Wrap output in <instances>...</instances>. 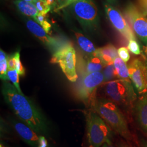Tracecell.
Here are the masks:
<instances>
[{
  "label": "cell",
  "mask_w": 147,
  "mask_h": 147,
  "mask_svg": "<svg viewBox=\"0 0 147 147\" xmlns=\"http://www.w3.org/2000/svg\"><path fill=\"white\" fill-rule=\"evenodd\" d=\"M2 93L5 102L19 120L31 127L38 135L49 134L50 127L47 118L31 99L20 93L8 81L3 82Z\"/></svg>",
  "instance_id": "cell-1"
},
{
  "label": "cell",
  "mask_w": 147,
  "mask_h": 147,
  "mask_svg": "<svg viewBox=\"0 0 147 147\" xmlns=\"http://www.w3.org/2000/svg\"><path fill=\"white\" fill-rule=\"evenodd\" d=\"M90 107L117 134L127 141L131 140V132L126 117L121 108L114 102L108 98L96 96Z\"/></svg>",
  "instance_id": "cell-2"
},
{
  "label": "cell",
  "mask_w": 147,
  "mask_h": 147,
  "mask_svg": "<svg viewBox=\"0 0 147 147\" xmlns=\"http://www.w3.org/2000/svg\"><path fill=\"white\" fill-rule=\"evenodd\" d=\"M103 84L107 98L121 110L129 113L134 108L137 95L130 80L117 79L104 82Z\"/></svg>",
  "instance_id": "cell-3"
},
{
  "label": "cell",
  "mask_w": 147,
  "mask_h": 147,
  "mask_svg": "<svg viewBox=\"0 0 147 147\" xmlns=\"http://www.w3.org/2000/svg\"><path fill=\"white\" fill-rule=\"evenodd\" d=\"M85 114L89 147H101L106 143H112L113 131L106 122L90 109Z\"/></svg>",
  "instance_id": "cell-4"
},
{
  "label": "cell",
  "mask_w": 147,
  "mask_h": 147,
  "mask_svg": "<svg viewBox=\"0 0 147 147\" xmlns=\"http://www.w3.org/2000/svg\"><path fill=\"white\" fill-rule=\"evenodd\" d=\"M70 7L76 19L84 29L94 31L98 27V11L92 0H76Z\"/></svg>",
  "instance_id": "cell-5"
},
{
  "label": "cell",
  "mask_w": 147,
  "mask_h": 147,
  "mask_svg": "<svg viewBox=\"0 0 147 147\" xmlns=\"http://www.w3.org/2000/svg\"><path fill=\"white\" fill-rule=\"evenodd\" d=\"M51 63H58L63 73L71 82H75L78 79L76 72V56L73 47L68 43L55 52Z\"/></svg>",
  "instance_id": "cell-6"
},
{
  "label": "cell",
  "mask_w": 147,
  "mask_h": 147,
  "mask_svg": "<svg viewBox=\"0 0 147 147\" xmlns=\"http://www.w3.org/2000/svg\"><path fill=\"white\" fill-rule=\"evenodd\" d=\"M104 83V76L100 71L84 74L79 82L76 94L85 105L90 106L96 98V91Z\"/></svg>",
  "instance_id": "cell-7"
},
{
  "label": "cell",
  "mask_w": 147,
  "mask_h": 147,
  "mask_svg": "<svg viewBox=\"0 0 147 147\" xmlns=\"http://www.w3.org/2000/svg\"><path fill=\"white\" fill-rule=\"evenodd\" d=\"M124 13L137 36L144 44H147V19L146 16L131 3L126 6Z\"/></svg>",
  "instance_id": "cell-8"
},
{
  "label": "cell",
  "mask_w": 147,
  "mask_h": 147,
  "mask_svg": "<svg viewBox=\"0 0 147 147\" xmlns=\"http://www.w3.org/2000/svg\"><path fill=\"white\" fill-rule=\"evenodd\" d=\"M130 79L137 92L142 94L147 92V65L140 58L133 59L127 66Z\"/></svg>",
  "instance_id": "cell-9"
},
{
  "label": "cell",
  "mask_w": 147,
  "mask_h": 147,
  "mask_svg": "<svg viewBox=\"0 0 147 147\" xmlns=\"http://www.w3.org/2000/svg\"><path fill=\"white\" fill-rule=\"evenodd\" d=\"M105 12L111 23L121 34L130 40L136 39L135 35L132 31L126 20L119 11L109 4H105Z\"/></svg>",
  "instance_id": "cell-10"
},
{
  "label": "cell",
  "mask_w": 147,
  "mask_h": 147,
  "mask_svg": "<svg viewBox=\"0 0 147 147\" xmlns=\"http://www.w3.org/2000/svg\"><path fill=\"white\" fill-rule=\"evenodd\" d=\"M26 26L30 31L48 47L54 51V53L67 44L60 42L56 38L50 37L42 27L35 21L28 20L27 21Z\"/></svg>",
  "instance_id": "cell-11"
},
{
  "label": "cell",
  "mask_w": 147,
  "mask_h": 147,
  "mask_svg": "<svg viewBox=\"0 0 147 147\" xmlns=\"http://www.w3.org/2000/svg\"><path fill=\"white\" fill-rule=\"evenodd\" d=\"M11 121L16 133L24 142L30 147H38L40 136L36 132L22 121L15 119H11Z\"/></svg>",
  "instance_id": "cell-12"
},
{
  "label": "cell",
  "mask_w": 147,
  "mask_h": 147,
  "mask_svg": "<svg viewBox=\"0 0 147 147\" xmlns=\"http://www.w3.org/2000/svg\"><path fill=\"white\" fill-rule=\"evenodd\" d=\"M134 109L139 125L147 134V92L137 99Z\"/></svg>",
  "instance_id": "cell-13"
},
{
  "label": "cell",
  "mask_w": 147,
  "mask_h": 147,
  "mask_svg": "<svg viewBox=\"0 0 147 147\" xmlns=\"http://www.w3.org/2000/svg\"><path fill=\"white\" fill-rule=\"evenodd\" d=\"M95 56L101 59L105 65L114 62L115 59L118 57V50L112 44H109L104 47L96 49Z\"/></svg>",
  "instance_id": "cell-14"
},
{
  "label": "cell",
  "mask_w": 147,
  "mask_h": 147,
  "mask_svg": "<svg viewBox=\"0 0 147 147\" xmlns=\"http://www.w3.org/2000/svg\"><path fill=\"white\" fill-rule=\"evenodd\" d=\"M14 3L19 11L23 14L31 17L34 19L39 14L36 7L32 2L24 0H16Z\"/></svg>",
  "instance_id": "cell-15"
},
{
  "label": "cell",
  "mask_w": 147,
  "mask_h": 147,
  "mask_svg": "<svg viewBox=\"0 0 147 147\" xmlns=\"http://www.w3.org/2000/svg\"><path fill=\"white\" fill-rule=\"evenodd\" d=\"M75 34L79 46L82 49V50L87 55H88L89 56H95L96 49L92 42L80 33L75 32Z\"/></svg>",
  "instance_id": "cell-16"
},
{
  "label": "cell",
  "mask_w": 147,
  "mask_h": 147,
  "mask_svg": "<svg viewBox=\"0 0 147 147\" xmlns=\"http://www.w3.org/2000/svg\"><path fill=\"white\" fill-rule=\"evenodd\" d=\"M104 63L97 56H89L86 65V73L88 74L100 71L104 68Z\"/></svg>",
  "instance_id": "cell-17"
},
{
  "label": "cell",
  "mask_w": 147,
  "mask_h": 147,
  "mask_svg": "<svg viewBox=\"0 0 147 147\" xmlns=\"http://www.w3.org/2000/svg\"><path fill=\"white\" fill-rule=\"evenodd\" d=\"M113 64L118 75V78L123 80H130L129 77V69L126 63L120 57L116 58Z\"/></svg>",
  "instance_id": "cell-18"
},
{
  "label": "cell",
  "mask_w": 147,
  "mask_h": 147,
  "mask_svg": "<svg viewBox=\"0 0 147 147\" xmlns=\"http://www.w3.org/2000/svg\"><path fill=\"white\" fill-rule=\"evenodd\" d=\"M9 56L2 49L0 51V78L4 81H9L7 76Z\"/></svg>",
  "instance_id": "cell-19"
},
{
  "label": "cell",
  "mask_w": 147,
  "mask_h": 147,
  "mask_svg": "<svg viewBox=\"0 0 147 147\" xmlns=\"http://www.w3.org/2000/svg\"><path fill=\"white\" fill-rule=\"evenodd\" d=\"M103 75L104 76V82L111 81L118 78V75L113 62L109 63L105 66L103 70Z\"/></svg>",
  "instance_id": "cell-20"
},
{
  "label": "cell",
  "mask_w": 147,
  "mask_h": 147,
  "mask_svg": "<svg viewBox=\"0 0 147 147\" xmlns=\"http://www.w3.org/2000/svg\"><path fill=\"white\" fill-rule=\"evenodd\" d=\"M19 74L18 73L17 70L16 69H13V70H8L7 71V76L9 79L12 82L13 84L15 86L17 90L21 93L23 94L22 92L21 91L20 84H19Z\"/></svg>",
  "instance_id": "cell-21"
},
{
  "label": "cell",
  "mask_w": 147,
  "mask_h": 147,
  "mask_svg": "<svg viewBox=\"0 0 147 147\" xmlns=\"http://www.w3.org/2000/svg\"><path fill=\"white\" fill-rule=\"evenodd\" d=\"M47 15H44L39 13L38 15L34 19V21L37 22L39 25L42 27L43 29L46 31L47 33H50L51 30V25L50 23L48 21L47 17Z\"/></svg>",
  "instance_id": "cell-22"
},
{
  "label": "cell",
  "mask_w": 147,
  "mask_h": 147,
  "mask_svg": "<svg viewBox=\"0 0 147 147\" xmlns=\"http://www.w3.org/2000/svg\"><path fill=\"white\" fill-rule=\"evenodd\" d=\"M32 3L36 7L39 13L40 14L47 15L51 11V7L47 5L45 1L42 0H35Z\"/></svg>",
  "instance_id": "cell-23"
},
{
  "label": "cell",
  "mask_w": 147,
  "mask_h": 147,
  "mask_svg": "<svg viewBox=\"0 0 147 147\" xmlns=\"http://www.w3.org/2000/svg\"><path fill=\"white\" fill-rule=\"evenodd\" d=\"M16 61V69L17 70L19 75L24 76L25 74V70L22 65L20 61V55L19 52H16L14 54Z\"/></svg>",
  "instance_id": "cell-24"
},
{
  "label": "cell",
  "mask_w": 147,
  "mask_h": 147,
  "mask_svg": "<svg viewBox=\"0 0 147 147\" xmlns=\"http://www.w3.org/2000/svg\"><path fill=\"white\" fill-rule=\"evenodd\" d=\"M127 47L129 50L135 55H138L141 53L140 46L136 40V39L130 40L129 42Z\"/></svg>",
  "instance_id": "cell-25"
},
{
  "label": "cell",
  "mask_w": 147,
  "mask_h": 147,
  "mask_svg": "<svg viewBox=\"0 0 147 147\" xmlns=\"http://www.w3.org/2000/svg\"><path fill=\"white\" fill-rule=\"evenodd\" d=\"M118 56L119 57L125 62H127L129 61L130 58V55L129 53L128 50L126 47H121L118 50Z\"/></svg>",
  "instance_id": "cell-26"
},
{
  "label": "cell",
  "mask_w": 147,
  "mask_h": 147,
  "mask_svg": "<svg viewBox=\"0 0 147 147\" xmlns=\"http://www.w3.org/2000/svg\"><path fill=\"white\" fill-rule=\"evenodd\" d=\"M76 1V0H57L58 5L56 11L61 10L68 6H70Z\"/></svg>",
  "instance_id": "cell-27"
},
{
  "label": "cell",
  "mask_w": 147,
  "mask_h": 147,
  "mask_svg": "<svg viewBox=\"0 0 147 147\" xmlns=\"http://www.w3.org/2000/svg\"><path fill=\"white\" fill-rule=\"evenodd\" d=\"M139 9L144 16H147V0H138Z\"/></svg>",
  "instance_id": "cell-28"
},
{
  "label": "cell",
  "mask_w": 147,
  "mask_h": 147,
  "mask_svg": "<svg viewBox=\"0 0 147 147\" xmlns=\"http://www.w3.org/2000/svg\"><path fill=\"white\" fill-rule=\"evenodd\" d=\"M16 69V61L14 54L9 57L8 59V70Z\"/></svg>",
  "instance_id": "cell-29"
},
{
  "label": "cell",
  "mask_w": 147,
  "mask_h": 147,
  "mask_svg": "<svg viewBox=\"0 0 147 147\" xmlns=\"http://www.w3.org/2000/svg\"><path fill=\"white\" fill-rule=\"evenodd\" d=\"M38 147H48V143H47V140L44 136L40 135L39 136V144Z\"/></svg>",
  "instance_id": "cell-30"
},
{
  "label": "cell",
  "mask_w": 147,
  "mask_h": 147,
  "mask_svg": "<svg viewBox=\"0 0 147 147\" xmlns=\"http://www.w3.org/2000/svg\"><path fill=\"white\" fill-rule=\"evenodd\" d=\"M45 2L51 7H53L56 5V0H45Z\"/></svg>",
  "instance_id": "cell-31"
},
{
  "label": "cell",
  "mask_w": 147,
  "mask_h": 147,
  "mask_svg": "<svg viewBox=\"0 0 147 147\" xmlns=\"http://www.w3.org/2000/svg\"><path fill=\"white\" fill-rule=\"evenodd\" d=\"M117 147H131L130 145H129L128 144H127L125 142L121 141L119 142L117 144Z\"/></svg>",
  "instance_id": "cell-32"
},
{
  "label": "cell",
  "mask_w": 147,
  "mask_h": 147,
  "mask_svg": "<svg viewBox=\"0 0 147 147\" xmlns=\"http://www.w3.org/2000/svg\"><path fill=\"white\" fill-rule=\"evenodd\" d=\"M101 147H115L112 144V143H104Z\"/></svg>",
  "instance_id": "cell-33"
},
{
  "label": "cell",
  "mask_w": 147,
  "mask_h": 147,
  "mask_svg": "<svg viewBox=\"0 0 147 147\" xmlns=\"http://www.w3.org/2000/svg\"><path fill=\"white\" fill-rule=\"evenodd\" d=\"M0 147H11L10 146H9L8 145H7L5 143L3 142V141H1V143H0Z\"/></svg>",
  "instance_id": "cell-34"
},
{
  "label": "cell",
  "mask_w": 147,
  "mask_h": 147,
  "mask_svg": "<svg viewBox=\"0 0 147 147\" xmlns=\"http://www.w3.org/2000/svg\"><path fill=\"white\" fill-rule=\"evenodd\" d=\"M110 4H115L116 3L117 0H107Z\"/></svg>",
  "instance_id": "cell-35"
},
{
  "label": "cell",
  "mask_w": 147,
  "mask_h": 147,
  "mask_svg": "<svg viewBox=\"0 0 147 147\" xmlns=\"http://www.w3.org/2000/svg\"><path fill=\"white\" fill-rule=\"evenodd\" d=\"M142 147H147V141L143 142L142 144Z\"/></svg>",
  "instance_id": "cell-36"
},
{
  "label": "cell",
  "mask_w": 147,
  "mask_h": 147,
  "mask_svg": "<svg viewBox=\"0 0 147 147\" xmlns=\"http://www.w3.org/2000/svg\"><path fill=\"white\" fill-rule=\"evenodd\" d=\"M24 1H26L27 2H33L35 0H24Z\"/></svg>",
  "instance_id": "cell-37"
},
{
  "label": "cell",
  "mask_w": 147,
  "mask_h": 147,
  "mask_svg": "<svg viewBox=\"0 0 147 147\" xmlns=\"http://www.w3.org/2000/svg\"><path fill=\"white\" fill-rule=\"evenodd\" d=\"M146 53H147V47H146Z\"/></svg>",
  "instance_id": "cell-38"
},
{
  "label": "cell",
  "mask_w": 147,
  "mask_h": 147,
  "mask_svg": "<svg viewBox=\"0 0 147 147\" xmlns=\"http://www.w3.org/2000/svg\"><path fill=\"white\" fill-rule=\"evenodd\" d=\"M42 1H45V0H42Z\"/></svg>",
  "instance_id": "cell-39"
},
{
  "label": "cell",
  "mask_w": 147,
  "mask_h": 147,
  "mask_svg": "<svg viewBox=\"0 0 147 147\" xmlns=\"http://www.w3.org/2000/svg\"></svg>",
  "instance_id": "cell-40"
}]
</instances>
